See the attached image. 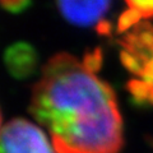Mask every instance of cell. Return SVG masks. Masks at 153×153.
Here are the masks:
<instances>
[{"mask_svg":"<svg viewBox=\"0 0 153 153\" xmlns=\"http://www.w3.org/2000/svg\"><path fill=\"white\" fill-rule=\"evenodd\" d=\"M98 56L59 52L33 85L30 111L57 153H119L123 117L112 88L96 74Z\"/></svg>","mask_w":153,"mask_h":153,"instance_id":"1","label":"cell"},{"mask_svg":"<svg viewBox=\"0 0 153 153\" xmlns=\"http://www.w3.org/2000/svg\"><path fill=\"white\" fill-rule=\"evenodd\" d=\"M130 30L121 40L123 64L133 75L128 89L137 101L153 105V26L143 23Z\"/></svg>","mask_w":153,"mask_h":153,"instance_id":"2","label":"cell"},{"mask_svg":"<svg viewBox=\"0 0 153 153\" xmlns=\"http://www.w3.org/2000/svg\"><path fill=\"white\" fill-rule=\"evenodd\" d=\"M0 153H57L45 131L26 119H13L0 130Z\"/></svg>","mask_w":153,"mask_h":153,"instance_id":"3","label":"cell"},{"mask_svg":"<svg viewBox=\"0 0 153 153\" xmlns=\"http://www.w3.org/2000/svg\"><path fill=\"white\" fill-rule=\"evenodd\" d=\"M111 0H56L57 8L68 22L79 27L96 25L107 13Z\"/></svg>","mask_w":153,"mask_h":153,"instance_id":"4","label":"cell"},{"mask_svg":"<svg viewBox=\"0 0 153 153\" xmlns=\"http://www.w3.org/2000/svg\"><path fill=\"white\" fill-rule=\"evenodd\" d=\"M128 10L119 21V31L126 32L139 21L153 18V0H125Z\"/></svg>","mask_w":153,"mask_h":153,"instance_id":"5","label":"cell"},{"mask_svg":"<svg viewBox=\"0 0 153 153\" xmlns=\"http://www.w3.org/2000/svg\"><path fill=\"white\" fill-rule=\"evenodd\" d=\"M27 0H0V3H3L7 8L10 9H18L25 4Z\"/></svg>","mask_w":153,"mask_h":153,"instance_id":"6","label":"cell"},{"mask_svg":"<svg viewBox=\"0 0 153 153\" xmlns=\"http://www.w3.org/2000/svg\"><path fill=\"white\" fill-rule=\"evenodd\" d=\"M0 130H1V115H0Z\"/></svg>","mask_w":153,"mask_h":153,"instance_id":"7","label":"cell"}]
</instances>
